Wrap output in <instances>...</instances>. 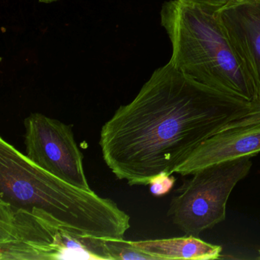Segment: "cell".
Masks as SVG:
<instances>
[{
	"label": "cell",
	"instance_id": "6da1fadb",
	"mask_svg": "<svg viewBox=\"0 0 260 260\" xmlns=\"http://www.w3.org/2000/svg\"><path fill=\"white\" fill-rule=\"evenodd\" d=\"M250 103L208 87L169 62L100 132L103 160L119 180L147 185L174 170L207 138L246 115Z\"/></svg>",
	"mask_w": 260,
	"mask_h": 260
},
{
	"label": "cell",
	"instance_id": "7a4b0ae2",
	"mask_svg": "<svg viewBox=\"0 0 260 260\" xmlns=\"http://www.w3.org/2000/svg\"><path fill=\"white\" fill-rule=\"evenodd\" d=\"M0 202L38 210L81 238L121 240L131 228L130 216L112 199L42 170L2 137Z\"/></svg>",
	"mask_w": 260,
	"mask_h": 260
},
{
	"label": "cell",
	"instance_id": "3957f363",
	"mask_svg": "<svg viewBox=\"0 0 260 260\" xmlns=\"http://www.w3.org/2000/svg\"><path fill=\"white\" fill-rule=\"evenodd\" d=\"M220 7L182 0H171L162 5L161 25L172 45L170 63L208 87L256 103L255 88L219 20Z\"/></svg>",
	"mask_w": 260,
	"mask_h": 260
},
{
	"label": "cell",
	"instance_id": "277c9868",
	"mask_svg": "<svg viewBox=\"0 0 260 260\" xmlns=\"http://www.w3.org/2000/svg\"><path fill=\"white\" fill-rule=\"evenodd\" d=\"M106 241L81 238L38 210L0 202V260H109Z\"/></svg>",
	"mask_w": 260,
	"mask_h": 260
},
{
	"label": "cell",
	"instance_id": "5b68a950",
	"mask_svg": "<svg viewBox=\"0 0 260 260\" xmlns=\"http://www.w3.org/2000/svg\"><path fill=\"white\" fill-rule=\"evenodd\" d=\"M251 158L220 162L191 174L170 202L167 215L173 223L187 236L199 237L223 222L231 192L250 172Z\"/></svg>",
	"mask_w": 260,
	"mask_h": 260
},
{
	"label": "cell",
	"instance_id": "8992f818",
	"mask_svg": "<svg viewBox=\"0 0 260 260\" xmlns=\"http://www.w3.org/2000/svg\"><path fill=\"white\" fill-rule=\"evenodd\" d=\"M25 156L33 164L65 182L91 190L83 167V154L72 127L35 112L24 120Z\"/></svg>",
	"mask_w": 260,
	"mask_h": 260
},
{
	"label": "cell",
	"instance_id": "52a82bcc",
	"mask_svg": "<svg viewBox=\"0 0 260 260\" xmlns=\"http://www.w3.org/2000/svg\"><path fill=\"white\" fill-rule=\"evenodd\" d=\"M217 16L260 103V0H238L222 6Z\"/></svg>",
	"mask_w": 260,
	"mask_h": 260
},
{
	"label": "cell",
	"instance_id": "ba28073f",
	"mask_svg": "<svg viewBox=\"0 0 260 260\" xmlns=\"http://www.w3.org/2000/svg\"><path fill=\"white\" fill-rule=\"evenodd\" d=\"M259 153L260 122L220 131L201 143L174 173L188 176L210 166Z\"/></svg>",
	"mask_w": 260,
	"mask_h": 260
},
{
	"label": "cell",
	"instance_id": "9c48e42d",
	"mask_svg": "<svg viewBox=\"0 0 260 260\" xmlns=\"http://www.w3.org/2000/svg\"><path fill=\"white\" fill-rule=\"evenodd\" d=\"M130 242L137 249L151 255L154 260H211L220 258L221 255V246L207 243L199 237L191 235Z\"/></svg>",
	"mask_w": 260,
	"mask_h": 260
},
{
	"label": "cell",
	"instance_id": "30bf717a",
	"mask_svg": "<svg viewBox=\"0 0 260 260\" xmlns=\"http://www.w3.org/2000/svg\"><path fill=\"white\" fill-rule=\"evenodd\" d=\"M106 252L109 260H154L131 243L130 240H109L106 241Z\"/></svg>",
	"mask_w": 260,
	"mask_h": 260
},
{
	"label": "cell",
	"instance_id": "8fae6325",
	"mask_svg": "<svg viewBox=\"0 0 260 260\" xmlns=\"http://www.w3.org/2000/svg\"><path fill=\"white\" fill-rule=\"evenodd\" d=\"M176 178L167 173H160L150 179V191L154 196H162L168 194L174 186Z\"/></svg>",
	"mask_w": 260,
	"mask_h": 260
},
{
	"label": "cell",
	"instance_id": "7c38bea8",
	"mask_svg": "<svg viewBox=\"0 0 260 260\" xmlns=\"http://www.w3.org/2000/svg\"><path fill=\"white\" fill-rule=\"evenodd\" d=\"M260 122V103H251L249 111L241 118L231 121L226 126V129L243 127Z\"/></svg>",
	"mask_w": 260,
	"mask_h": 260
},
{
	"label": "cell",
	"instance_id": "4fadbf2b",
	"mask_svg": "<svg viewBox=\"0 0 260 260\" xmlns=\"http://www.w3.org/2000/svg\"><path fill=\"white\" fill-rule=\"evenodd\" d=\"M182 1H185V2L196 3V4H209V5L217 6L214 4V0H182Z\"/></svg>",
	"mask_w": 260,
	"mask_h": 260
},
{
	"label": "cell",
	"instance_id": "5bb4252c",
	"mask_svg": "<svg viewBox=\"0 0 260 260\" xmlns=\"http://www.w3.org/2000/svg\"><path fill=\"white\" fill-rule=\"evenodd\" d=\"M236 1H238V0H214V4L219 7H222V6L226 5L230 3L236 2Z\"/></svg>",
	"mask_w": 260,
	"mask_h": 260
},
{
	"label": "cell",
	"instance_id": "9a60e30c",
	"mask_svg": "<svg viewBox=\"0 0 260 260\" xmlns=\"http://www.w3.org/2000/svg\"><path fill=\"white\" fill-rule=\"evenodd\" d=\"M55 1H57V0H39V2L44 3V4H51Z\"/></svg>",
	"mask_w": 260,
	"mask_h": 260
},
{
	"label": "cell",
	"instance_id": "2e32d148",
	"mask_svg": "<svg viewBox=\"0 0 260 260\" xmlns=\"http://www.w3.org/2000/svg\"><path fill=\"white\" fill-rule=\"evenodd\" d=\"M258 258L260 259V250H259V257H258Z\"/></svg>",
	"mask_w": 260,
	"mask_h": 260
}]
</instances>
